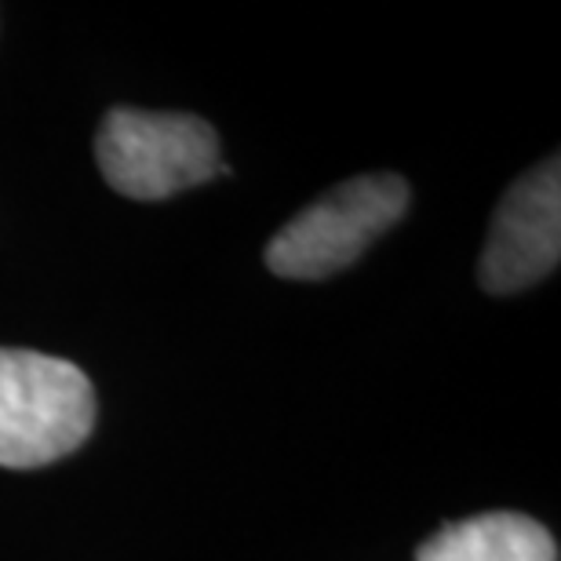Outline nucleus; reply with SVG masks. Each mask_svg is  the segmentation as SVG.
<instances>
[{
  "label": "nucleus",
  "instance_id": "f257e3e1",
  "mask_svg": "<svg viewBox=\"0 0 561 561\" xmlns=\"http://www.w3.org/2000/svg\"><path fill=\"white\" fill-rule=\"evenodd\" d=\"M95 390L81 368L37 351H0V467H44L84 445Z\"/></svg>",
  "mask_w": 561,
  "mask_h": 561
},
{
  "label": "nucleus",
  "instance_id": "f03ea898",
  "mask_svg": "<svg viewBox=\"0 0 561 561\" xmlns=\"http://www.w3.org/2000/svg\"><path fill=\"white\" fill-rule=\"evenodd\" d=\"M405 208L409 183L401 175H357L288 219L266 244V266L291 280L332 277L394 227Z\"/></svg>",
  "mask_w": 561,
  "mask_h": 561
},
{
  "label": "nucleus",
  "instance_id": "7ed1b4c3",
  "mask_svg": "<svg viewBox=\"0 0 561 561\" xmlns=\"http://www.w3.org/2000/svg\"><path fill=\"white\" fill-rule=\"evenodd\" d=\"M99 172L117 194L161 201L222 175L216 128L194 114L110 110L95 139Z\"/></svg>",
  "mask_w": 561,
  "mask_h": 561
},
{
  "label": "nucleus",
  "instance_id": "20e7f679",
  "mask_svg": "<svg viewBox=\"0 0 561 561\" xmlns=\"http://www.w3.org/2000/svg\"><path fill=\"white\" fill-rule=\"evenodd\" d=\"M561 260V164L547 157L503 194L478 263L481 288L511 296L543 280Z\"/></svg>",
  "mask_w": 561,
  "mask_h": 561
},
{
  "label": "nucleus",
  "instance_id": "39448f33",
  "mask_svg": "<svg viewBox=\"0 0 561 561\" xmlns=\"http://www.w3.org/2000/svg\"><path fill=\"white\" fill-rule=\"evenodd\" d=\"M416 561H558V543L529 514L489 511L437 529Z\"/></svg>",
  "mask_w": 561,
  "mask_h": 561
}]
</instances>
